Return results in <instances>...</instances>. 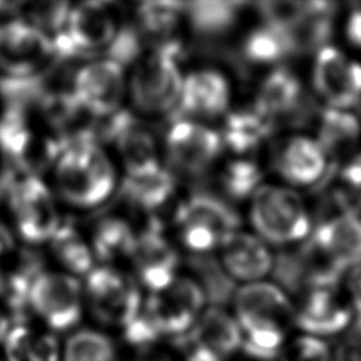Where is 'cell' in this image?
Instances as JSON below:
<instances>
[{
	"label": "cell",
	"instance_id": "1",
	"mask_svg": "<svg viewBox=\"0 0 361 361\" xmlns=\"http://www.w3.org/2000/svg\"><path fill=\"white\" fill-rule=\"evenodd\" d=\"M231 313L241 329L243 361H275L295 329L296 303L275 282L258 281L235 288Z\"/></svg>",
	"mask_w": 361,
	"mask_h": 361
},
{
	"label": "cell",
	"instance_id": "2",
	"mask_svg": "<svg viewBox=\"0 0 361 361\" xmlns=\"http://www.w3.org/2000/svg\"><path fill=\"white\" fill-rule=\"evenodd\" d=\"M52 189L59 200L78 209L106 202L116 189V169L97 141L62 148L51 164Z\"/></svg>",
	"mask_w": 361,
	"mask_h": 361
},
{
	"label": "cell",
	"instance_id": "3",
	"mask_svg": "<svg viewBox=\"0 0 361 361\" xmlns=\"http://www.w3.org/2000/svg\"><path fill=\"white\" fill-rule=\"evenodd\" d=\"M58 200L52 186L37 172L17 171L3 193V216L17 240L28 245L48 244L63 221Z\"/></svg>",
	"mask_w": 361,
	"mask_h": 361
},
{
	"label": "cell",
	"instance_id": "4",
	"mask_svg": "<svg viewBox=\"0 0 361 361\" xmlns=\"http://www.w3.org/2000/svg\"><path fill=\"white\" fill-rule=\"evenodd\" d=\"M178 58V44L166 42L135 62L128 79V94L140 113L159 116L175 111L185 78Z\"/></svg>",
	"mask_w": 361,
	"mask_h": 361
},
{
	"label": "cell",
	"instance_id": "5",
	"mask_svg": "<svg viewBox=\"0 0 361 361\" xmlns=\"http://www.w3.org/2000/svg\"><path fill=\"white\" fill-rule=\"evenodd\" d=\"M250 217L258 237L274 245L303 241L312 233L303 199L285 186L261 185L251 197Z\"/></svg>",
	"mask_w": 361,
	"mask_h": 361
},
{
	"label": "cell",
	"instance_id": "6",
	"mask_svg": "<svg viewBox=\"0 0 361 361\" xmlns=\"http://www.w3.org/2000/svg\"><path fill=\"white\" fill-rule=\"evenodd\" d=\"M83 283L86 310L99 327L117 333L135 319L144 306L138 283L110 265L94 267Z\"/></svg>",
	"mask_w": 361,
	"mask_h": 361
},
{
	"label": "cell",
	"instance_id": "7",
	"mask_svg": "<svg viewBox=\"0 0 361 361\" xmlns=\"http://www.w3.org/2000/svg\"><path fill=\"white\" fill-rule=\"evenodd\" d=\"M28 312L55 334L76 330L86 312L83 283L61 269H42L31 285Z\"/></svg>",
	"mask_w": 361,
	"mask_h": 361
},
{
	"label": "cell",
	"instance_id": "8",
	"mask_svg": "<svg viewBox=\"0 0 361 361\" xmlns=\"http://www.w3.org/2000/svg\"><path fill=\"white\" fill-rule=\"evenodd\" d=\"M210 306L193 276H176L165 289L148 293L142 312L161 337L171 344L183 338Z\"/></svg>",
	"mask_w": 361,
	"mask_h": 361
},
{
	"label": "cell",
	"instance_id": "9",
	"mask_svg": "<svg viewBox=\"0 0 361 361\" xmlns=\"http://www.w3.org/2000/svg\"><path fill=\"white\" fill-rule=\"evenodd\" d=\"M56 58L52 39L23 17L0 21V76L24 83L39 76Z\"/></svg>",
	"mask_w": 361,
	"mask_h": 361
},
{
	"label": "cell",
	"instance_id": "10",
	"mask_svg": "<svg viewBox=\"0 0 361 361\" xmlns=\"http://www.w3.org/2000/svg\"><path fill=\"white\" fill-rule=\"evenodd\" d=\"M58 152L37 110L11 104L0 111V155L18 172H34L42 164L51 166Z\"/></svg>",
	"mask_w": 361,
	"mask_h": 361
},
{
	"label": "cell",
	"instance_id": "11",
	"mask_svg": "<svg viewBox=\"0 0 361 361\" xmlns=\"http://www.w3.org/2000/svg\"><path fill=\"white\" fill-rule=\"evenodd\" d=\"M176 226L183 245L199 255L221 248L224 241L238 231L240 219L217 196L196 193L178 207Z\"/></svg>",
	"mask_w": 361,
	"mask_h": 361
},
{
	"label": "cell",
	"instance_id": "12",
	"mask_svg": "<svg viewBox=\"0 0 361 361\" xmlns=\"http://www.w3.org/2000/svg\"><path fill=\"white\" fill-rule=\"evenodd\" d=\"M241 329L231 310L210 305L193 329L173 345L180 361H238Z\"/></svg>",
	"mask_w": 361,
	"mask_h": 361
},
{
	"label": "cell",
	"instance_id": "13",
	"mask_svg": "<svg viewBox=\"0 0 361 361\" xmlns=\"http://www.w3.org/2000/svg\"><path fill=\"white\" fill-rule=\"evenodd\" d=\"M113 4L86 1L71 7L63 31L52 39L56 58L107 49L120 31Z\"/></svg>",
	"mask_w": 361,
	"mask_h": 361
},
{
	"label": "cell",
	"instance_id": "14",
	"mask_svg": "<svg viewBox=\"0 0 361 361\" xmlns=\"http://www.w3.org/2000/svg\"><path fill=\"white\" fill-rule=\"evenodd\" d=\"M69 89L89 113L103 118L121 110L128 82L124 66L104 58L80 66L73 73Z\"/></svg>",
	"mask_w": 361,
	"mask_h": 361
},
{
	"label": "cell",
	"instance_id": "15",
	"mask_svg": "<svg viewBox=\"0 0 361 361\" xmlns=\"http://www.w3.org/2000/svg\"><path fill=\"white\" fill-rule=\"evenodd\" d=\"M296 303L295 329L330 341L341 337L351 326L355 313L338 286L316 288L300 293Z\"/></svg>",
	"mask_w": 361,
	"mask_h": 361
},
{
	"label": "cell",
	"instance_id": "16",
	"mask_svg": "<svg viewBox=\"0 0 361 361\" xmlns=\"http://www.w3.org/2000/svg\"><path fill=\"white\" fill-rule=\"evenodd\" d=\"M223 148L220 133L195 120L176 118L165 137L169 164L186 175H199L210 168Z\"/></svg>",
	"mask_w": 361,
	"mask_h": 361
},
{
	"label": "cell",
	"instance_id": "17",
	"mask_svg": "<svg viewBox=\"0 0 361 361\" xmlns=\"http://www.w3.org/2000/svg\"><path fill=\"white\" fill-rule=\"evenodd\" d=\"M312 78L314 90L327 107L348 110L361 97V63L333 45L316 54Z\"/></svg>",
	"mask_w": 361,
	"mask_h": 361
},
{
	"label": "cell",
	"instance_id": "18",
	"mask_svg": "<svg viewBox=\"0 0 361 361\" xmlns=\"http://www.w3.org/2000/svg\"><path fill=\"white\" fill-rule=\"evenodd\" d=\"M99 133L111 140L126 169V176H138L162 166L152 133L127 111L100 118Z\"/></svg>",
	"mask_w": 361,
	"mask_h": 361
},
{
	"label": "cell",
	"instance_id": "19",
	"mask_svg": "<svg viewBox=\"0 0 361 361\" xmlns=\"http://www.w3.org/2000/svg\"><path fill=\"white\" fill-rule=\"evenodd\" d=\"M130 259L138 282L149 293L165 289L178 276V252L157 226L137 234Z\"/></svg>",
	"mask_w": 361,
	"mask_h": 361
},
{
	"label": "cell",
	"instance_id": "20",
	"mask_svg": "<svg viewBox=\"0 0 361 361\" xmlns=\"http://www.w3.org/2000/svg\"><path fill=\"white\" fill-rule=\"evenodd\" d=\"M231 90L224 75L214 69H200L183 78L176 118H213L227 111Z\"/></svg>",
	"mask_w": 361,
	"mask_h": 361
},
{
	"label": "cell",
	"instance_id": "21",
	"mask_svg": "<svg viewBox=\"0 0 361 361\" xmlns=\"http://www.w3.org/2000/svg\"><path fill=\"white\" fill-rule=\"evenodd\" d=\"M275 255L258 235L235 231L221 245V264L231 279L251 283L272 272Z\"/></svg>",
	"mask_w": 361,
	"mask_h": 361
},
{
	"label": "cell",
	"instance_id": "22",
	"mask_svg": "<svg viewBox=\"0 0 361 361\" xmlns=\"http://www.w3.org/2000/svg\"><path fill=\"white\" fill-rule=\"evenodd\" d=\"M275 166L279 175L295 186L320 182L329 173V159L314 138L296 135L278 151Z\"/></svg>",
	"mask_w": 361,
	"mask_h": 361
},
{
	"label": "cell",
	"instance_id": "23",
	"mask_svg": "<svg viewBox=\"0 0 361 361\" xmlns=\"http://www.w3.org/2000/svg\"><path fill=\"white\" fill-rule=\"evenodd\" d=\"M303 89L299 78L286 68H276L269 72L262 80L254 109L272 124L286 117L302 114L303 110Z\"/></svg>",
	"mask_w": 361,
	"mask_h": 361
},
{
	"label": "cell",
	"instance_id": "24",
	"mask_svg": "<svg viewBox=\"0 0 361 361\" xmlns=\"http://www.w3.org/2000/svg\"><path fill=\"white\" fill-rule=\"evenodd\" d=\"M4 361H61L62 344L45 327H34L25 320L11 322L3 343Z\"/></svg>",
	"mask_w": 361,
	"mask_h": 361
},
{
	"label": "cell",
	"instance_id": "25",
	"mask_svg": "<svg viewBox=\"0 0 361 361\" xmlns=\"http://www.w3.org/2000/svg\"><path fill=\"white\" fill-rule=\"evenodd\" d=\"M293 252L299 271L302 292L316 288L338 286V282L341 281L345 269L324 247V244L313 234V231Z\"/></svg>",
	"mask_w": 361,
	"mask_h": 361
},
{
	"label": "cell",
	"instance_id": "26",
	"mask_svg": "<svg viewBox=\"0 0 361 361\" xmlns=\"http://www.w3.org/2000/svg\"><path fill=\"white\" fill-rule=\"evenodd\" d=\"M361 140V120L348 110L326 107L319 118L316 141L327 159L338 161L351 157Z\"/></svg>",
	"mask_w": 361,
	"mask_h": 361
},
{
	"label": "cell",
	"instance_id": "27",
	"mask_svg": "<svg viewBox=\"0 0 361 361\" xmlns=\"http://www.w3.org/2000/svg\"><path fill=\"white\" fill-rule=\"evenodd\" d=\"M313 234L324 244L345 271L361 265L360 216L338 213L320 223Z\"/></svg>",
	"mask_w": 361,
	"mask_h": 361
},
{
	"label": "cell",
	"instance_id": "28",
	"mask_svg": "<svg viewBox=\"0 0 361 361\" xmlns=\"http://www.w3.org/2000/svg\"><path fill=\"white\" fill-rule=\"evenodd\" d=\"M123 355L117 334L99 326H80L63 341L61 361H123Z\"/></svg>",
	"mask_w": 361,
	"mask_h": 361
},
{
	"label": "cell",
	"instance_id": "29",
	"mask_svg": "<svg viewBox=\"0 0 361 361\" xmlns=\"http://www.w3.org/2000/svg\"><path fill=\"white\" fill-rule=\"evenodd\" d=\"M333 4L324 1H309L306 14L286 30L292 55L319 52L329 45L333 31Z\"/></svg>",
	"mask_w": 361,
	"mask_h": 361
},
{
	"label": "cell",
	"instance_id": "30",
	"mask_svg": "<svg viewBox=\"0 0 361 361\" xmlns=\"http://www.w3.org/2000/svg\"><path fill=\"white\" fill-rule=\"evenodd\" d=\"M48 247L52 258L63 272L79 278L86 276L94 268V255L90 243L82 235L79 228L68 220L61 223L48 241Z\"/></svg>",
	"mask_w": 361,
	"mask_h": 361
},
{
	"label": "cell",
	"instance_id": "31",
	"mask_svg": "<svg viewBox=\"0 0 361 361\" xmlns=\"http://www.w3.org/2000/svg\"><path fill=\"white\" fill-rule=\"evenodd\" d=\"M272 130L274 124L255 109L233 111L224 123L223 145L237 154H245L258 148Z\"/></svg>",
	"mask_w": 361,
	"mask_h": 361
},
{
	"label": "cell",
	"instance_id": "32",
	"mask_svg": "<svg viewBox=\"0 0 361 361\" xmlns=\"http://www.w3.org/2000/svg\"><path fill=\"white\" fill-rule=\"evenodd\" d=\"M175 190V179L171 171L159 166L138 176H126L121 193L134 206L142 210H154L165 204Z\"/></svg>",
	"mask_w": 361,
	"mask_h": 361
},
{
	"label": "cell",
	"instance_id": "33",
	"mask_svg": "<svg viewBox=\"0 0 361 361\" xmlns=\"http://www.w3.org/2000/svg\"><path fill=\"white\" fill-rule=\"evenodd\" d=\"M135 238L137 234L127 221L118 217H106L94 226L89 243L94 259L111 264L131 257Z\"/></svg>",
	"mask_w": 361,
	"mask_h": 361
},
{
	"label": "cell",
	"instance_id": "34",
	"mask_svg": "<svg viewBox=\"0 0 361 361\" xmlns=\"http://www.w3.org/2000/svg\"><path fill=\"white\" fill-rule=\"evenodd\" d=\"M241 3L237 1H193L185 3L193 30L203 35H217L227 31L237 20Z\"/></svg>",
	"mask_w": 361,
	"mask_h": 361
},
{
	"label": "cell",
	"instance_id": "35",
	"mask_svg": "<svg viewBox=\"0 0 361 361\" xmlns=\"http://www.w3.org/2000/svg\"><path fill=\"white\" fill-rule=\"evenodd\" d=\"M243 54L252 63L268 65L290 56L292 51L283 30L262 24L245 37Z\"/></svg>",
	"mask_w": 361,
	"mask_h": 361
},
{
	"label": "cell",
	"instance_id": "36",
	"mask_svg": "<svg viewBox=\"0 0 361 361\" xmlns=\"http://www.w3.org/2000/svg\"><path fill=\"white\" fill-rule=\"evenodd\" d=\"M331 202L340 213L361 214V154L331 173Z\"/></svg>",
	"mask_w": 361,
	"mask_h": 361
},
{
	"label": "cell",
	"instance_id": "37",
	"mask_svg": "<svg viewBox=\"0 0 361 361\" xmlns=\"http://www.w3.org/2000/svg\"><path fill=\"white\" fill-rule=\"evenodd\" d=\"M189 267L193 272V278L203 288L209 303L219 305V300H231L235 290L234 281L214 257L207 254L193 255L189 259Z\"/></svg>",
	"mask_w": 361,
	"mask_h": 361
},
{
	"label": "cell",
	"instance_id": "38",
	"mask_svg": "<svg viewBox=\"0 0 361 361\" xmlns=\"http://www.w3.org/2000/svg\"><path fill=\"white\" fill-rule=\"evenodd\" d=\"M275 361H334V343L293 331Z\"/></svg>",
	"mask_w": 361,
	"mask_h": 361
},
{
	"label": "cell",
	"instance_id": "39",
	"mask_svg": "<svg viewBox=\"0 0 361 361\" xmlns=\"http://www.w3.org/2000/svg\"><path fill=\"white\" fill-rule=\"evenodd\" d=\"M262 172L251 159H233L221 173V185L226 193L233 199H244L257 192L261 186Z\"/></svg>",
	"mask_w": 361,
	"mask_h": 361
},
{
	"label": "cell",
	"instance_id": "40",
	"mask_svg": "<svg viewBox=\"0 0 361 361\" xmlns=\"http://www.w3.org/2000/svg\"><path fill=\"white\" fill-rule=\"evenodd\" d=\"M182 14H185V3L179 1H148L142 3L137 10L142 30L158 37L169 34Z\"/></svg>",
	"mask_w": 361,
	"mask_h": 361
},
{
	"label": "cell",
	"instance_id": "41",
	"mask_svg": "<svg viewBox=\"0 0 361 361\" xmlns=\"http://www.w3.org/2000/svg\"><path fill=\"white\" fill-rule=\"evenodd\" d=\"M258 13L264 24L279 30H289L307 11L309 3L305 1H264L258 3Z\"/></svg>",
	"mask_w": 361,
	"mask_h": 361
},
{
	"label": "cell",
	"instance_id": "42",
	"mask_svg": "<svg viewBox=\"0 0 361 361\" xmlns=\"http://www.w3.org/2000/svg\"><path fill=\"white\" fill-rule=\"evenodd\" d=\"M106 52L109 59L120 63L121 66L137 62L141 55L140 34L131 27H121Z\"/></svg>",
	"mask_w": 361,
	"mask_h": 361
},
{
	"label": "cell",
	"instance_id": "43",
	"mask_svg": "<svg viewBox=\"0 0 361 361\" xmlns=\"http://www.w3.org/2000/svg\"><path fill=\"white\" fill-rule=\"evenodd\" d=\"M123 361H180V357L173 344L164 343L141 351H124Z\"/></svg>",
	"mask_w": 361,
	"mask_h": 361
},
{
	"label": "cell",
	"instance_id": "44",
	"mask_svg": "<svg viewBox=\"0 0 361 361\" xmlns=\"http://www.w3.org/2000/svg\"><path fill=\"white\" fill-rule=\"evenodd\" d=\"M345 295L355 314H361V265L348 271L345 281Z\"/></svg>",
	"mask_w": 361,
	"mask_h": 361
},
{
	"label": "cell",
	"instance_id": "45",
	"mask_svg": "<svg viewBox=\"0 0 361 361\" xmlns=\"http://www.w3.org/2000/svg\"><path fill=\"white\" fill-rule=\"evenodd\" d=\"M17 248V238L6 217L0 213V267L16 252Z\"/></svg>",
	"mask_w": 361,
	"mask_h": 361
},
{
	"label": "cell",
	"instance_id": "46",
	"mask_svg": "<svg viewBox=\"0 0 361 361\" xmlns=\"http://www.w3.org/2000/svg\"><path fill=\"white\" fill-rule=\"evenodd\" d=\"M345 34L354 47L361 48V7H357L350 13L345 24Z\"/></svg>",
	"mask_w": 361,
	"mask_h": 361
},
{
	"label": "cell",
	"instance_id": "47",
	"mask_svg": "<svg viewBox=\"0 0 361 361\" xmlns=\"http://www.w3.org/2000/svg\"><path fill=\"white\" fill-rule=\"evenodd\" d=\"M11 326V320H10V316L8 313L4 310V307L0 305V347L3 345L4 343V338L8 333V329Z\"/></svg>",
	"mask_w": 361,
	"mask_h": 361
},
{
	"label": "cell",
	"instance_id": "48",
	"mask_svg": "<svg viewBox=\"0 0 361 361\" xmlns=\"http://www.w3.org/2000/svg\"><path fill=\"white\" fill-rule=\"evenodd\" d=\"M354 107L357 109V117L361 120V97H360V100L357 102V104Z\"/></svg>",
	"mask_w": 361,
	"mask_h": 361
},
{
	"label": "cell",
	"instance_id": "49",
	"mask_svg": "<svg viewBox=\"0 0 361 361\" xmlns=\"http://www.w3.org/2000/svg\"><path fill=\"white\" fill-rule=\"evenodd\" d=\"M238 361H241V360H238Z\"/></svg>",
	"mask_w": 361,
	"mask_h": 361
}]
</instances>
